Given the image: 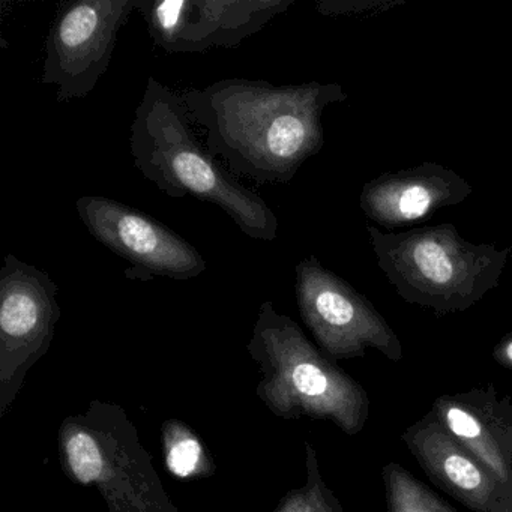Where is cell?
<instances>
[{"instance_id": "cell-2", "label": "cell", "mask_w": 512, "mask_h": 512, "mask_svg": "<svg viewBox=\"0 0 512 512\" xmlns=\"http://www.w3.org/2000/svg\"><path fill=\"white\" fill-rule=\"evenodd\" d=\"M134 167L172 199L194 197L223 209L244 235L277 239L280 221L259 194L223 169L197 140L181 92L149 77L131 124Z\"/></svg>"}, {"instance_id": "cell-5", "label": "cell", "mask_w": 512, "mask_h": 512, "mask_svg": "<svg viewBox=\"0 0 512 512\" xmlns=\"http://www.w3.org/2000/svg\"><path fill=\"white\" fill-rule=\"evenodd\" d=\"M67 478L94 487L107 512H179L124 407L94 400L59 427Z\"/></svg>"}, {"instance_id": "cell-14", "label": "cell", "mask_w": 512, "mask_h": 512, "mask_svg": "<svg viewBox=\"0 0 512 512\" xmlns=\"http://www.w3.org/2000/svg\"><path fill=\"white\" fill-rule=\"evenodd\" d=\"M161 445L167 470L178 479H203L214 476V460L196 431L179 419L161 425Z\"/></svg>"}, {"instance_id": "cell-9", "label": "cell", "mask_w": 512, "mask_h": 512, "mask_svg": "<svg viewBox=\"0 0 512 512\" xmlns=\"http://www.w3.org/2000/svg\"><path fill=\"white\" fill-rule=\"evenodd\" d=\"M77 214L88 232L116 256L130 263L131 280L187 281L208 268L194 245L151 215L103 196H83Z\"/></svg>"}, {"instance_id": "cell-13", "label": "cell", "mask_w": 512, "mask_h": 512, "mask_svg": "<svg viewBox=\"0 0 512 512\" xmlns=\"http://www.w3.org/2000/svg\"><path fill=\"white\" fill-rule=\"evenodd\" d=\"M430 412L512 488V395L500 394L488 383L440 395Z\"/></svg>"}, {"instance_id": "cell-15", "label": "cell", "mask_w": 512, "mask_h": 512, "mask_svg": "<svg viewBox=\"0 0 512 512\" xmlns=\"http://www.w3.org/2000/svg\"><path fill=\"white\" fill-rule=\"evenodd\" d=\"M382 481L386 512H457L401 464H385Z\"/></svg>"}, {"instance_id": "cell-11", "label": "cell", "mask_w": 512, "mask_h": 512, "mask_svg": "<svg viewBox=\"0 0 512 512\" xmlns=\"http://www.w3.org/2000/svg\"><path fill=\"white\" fill-rule=\"evenodd\" d=\"M401 440L431 482L473 512H512V488L428 410Z\"/></svg>"}, {"instance_id": "cell-16", "label": "cell", "mask_w": 512, "mask_h": 512, "mask_svg": "<svg viewBox=\"0 0 512 512\" xmlns=\"http://www.w3.org/2000/svg\"><path fill=\"white\" fill-rule=\"evenodd\" d=\"M305 470V484L287 491L274 512H346L323 479L319 457L310 442H305Z\"/></svg>"}, {"instance_id": "cell-3", "label": "cell", "mask_w": 512, "mask_h": 512, "mask_svg": "<svg viewBox=\"0 0 512 512\" xmlns=\"http://www.w3.org/2000/svg\"><path fill=\"white\" fill-rule=\"evenodd\" d=\"M247 350L260 371L257 397L275 416L329 421L349 436L364 430L371 409L367 389L271 301L260 305Z\"/></svg>"}, {"instance_id": "cell-17", "label": "cell", "mask_w": 512, "mask_h": 512, "mask_svg": "<svg viewBox=\"0 0 512 512\" xmlns=\"http://www.w3.org/2000/svg\"><path fill=\"white\" fill-rule=\"evenodd\" d=\"M493 359L500 367L512 371V332L506 334L505 337L494 346Z\"/></svg>"}, {"instance_id": "cell-10", "label": "cell", "mask_w": 512, "mask_h": 512, "mask_svg": "<svg viewBox=\"0 0 512 512\" xmlns=\"http://www.w3.org/2000/svg\"><path fill=\"white\" fill-rule=\"evenodd\" d=\"M293 4L295 0H139V13L158 49L205 53L239 46Z\"/></svg>"}, {"instance_id": "cell-4", "label": "cell", "mask_w": 512, "mask_h": 512, "mask_svg": "<svg viewBox=\"0 0 512 512\" xmlns=\"http://www.w3.org/2000/svg\"><path fill=\"white\" fill-rule=\"evenodd\" d=\"M377 265L395 292L436 316L463 313L497 289L511 248L473 244L452 224L406 232L367 227Z\"/></svg>"}, {"instance_id": "cell-1", "label": "cell", "mask_w": 512, "mask_h": 512, "mask_svg": "<svg viewBox=\"0 0 512 512\" xmlns=\"http://www.w3.org/2000/svg\"><path fill=\"white\" fill-rule=\"evenodd\" d=\"M182 100L205 146L223 158L236 178L289 184L305 161L325 145L323 112L347 100L338 83L272 85L226 79L205 89H185Z\"/></svg>"}, {"instance_id": "cell-7", "label": "cell", "mask_w": 512, "mask_h": 512, "mask_svg": "<svg viewBox=\"0 0 512 512\" xmlns=\"http://www.w3.org/2000/svg\"><path fill=\"white\" fill-rule=\"evenodd\" d=\"M59 287L47 272L5 256L0 269V418L13 407L31 368L49 352L61 319Z\"/></svg>"}, {"instance_id": "cell-6", "label": "cell", "mask_w": 512, "mask_h": 512, "mask_svg": "<svg viewBox=\"0 0 512 512\" xmlns=\"http://www.w3.org/2000/svg\"><path fill=\"white\" fill-rule=\"evenodd\" d=\"M295 275L299 314L326 356L334 361L362 358L373 349L389 361H403L400 338L367 296L316 256L302 259Z\"/></svg>"}, {"instance_id": "cell-8", "label": "cell", "mask_w": 512, "mask_h": 512, "mask_svg": "<svg viewBox=\"0 0 512 512\" xmlns=\"http://www.w3.org/2000/svg\"><path fill=\"white\" fill-rule=\"evenodd\" d=\"M139 0H77L59 10L46 43L41 83L56 86V100L88 97L109 70L116 40Z\"/></svg>"}, {"instance_id": "cell-12", "label": "cell", "mask_w": 512, "mask_h": 512, "mask_svg": "<svg viewBox=\"0 0 512 512\" xmlns=\"http://www.w3.org/2000/svg\"><path fill=\"white\" fill-rule=\"evenodd\" d=\"M472 191L469 182L449 167L422 163L367 182L359 205L374 223L398 229L428 220L439 209L460 205Z\"/></svg>"}]
</instances>
